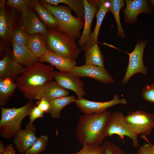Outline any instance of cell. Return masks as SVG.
<instances>
[{
  "instance_id": "obj_1",
  "label": "cell",
  "mask_w": 154,
  "mask_h": 154,
  "mask_svg": "<svg viewBox=\"0 0 154 154\" xmlns=\"http://www.w3.org/2000/svg\"><path fill=\"white\" fill-rule=\"evenodd\" d=\"M54 69L38 61L25 67L16 79L17 88L30 100H37L53 79Z\"/></svg>"
},
{
  "instance_id": "obj_2",
  "label": "cell",
  "mask_w": 154,
  "mask_h": 154,
  "mask_svg": "<svg viewBox=\"0 0 154 154\" xmlns=\"http://www.w3.org/2000/svg\"><path fill=\"white\" fill-rule=\"evenodd\" d=\"M111 113L85 114L80 116L75 129L77 139L83 145H100L106 137L105 132Z\"/></svg>"
},
{
  "instance_id": "obj_3",
  "label": "cell",
  "mask_w": 154,
  "mask_h": 154,
  "mask_svg": "<svg viewBox=\"0 0 154 154\" xmlns=\"http://www.w3.org/2000/svg\"><path fill=\"white\" fill-rule=\"evenodd\" d=\"M35 106L33 100H30L25 105L19 108H1L0 121V135L5 139L14 137L21 129L24 118L29 115Z\"/></svg>"
},
{
  "instance_id": "obj_4",
  "label": "cell",
  "mask_w": 154,
  "mask_h": 154,
  "mask_svg": "<svg viewBox=\"0 0 154 154\" xmlns=\"http://www.w3.org/2000/svg\"><path fill=\"white\" fill-rule=\"evenodd\" d=\"M49 50L61 56L76 60L81 48L75 39L58 28H48L45 36Z\"/></svg>"
},
{
  "instance_id": "obj_5",
  "label": "cell",
  "mask_w": 154,
  "mask_h": 154,
  "mask_svg": "<svg viewBox=\"0 0 154 154\" xmlns=\"http://www.w3.org/2000/svg\"><path fill=\"white\" fill-rule=\"evenodd\" d=\"M40 2V4L55 18L58 24V28L75 39L80 38L81 31L84 28L83 20L73 15L71 9L68 6L52 5L42 0Z\"/></svg>"
},
{
  "instance_id": "obj_6",
  "label": "cell",
  "mask_w": 154,
  "mask_h": 154,
  "mask_svg": "<svg viewBox=\"0 0 154 154\" xmlns=\"http://www.w3.org/2000/svg\"><path fill=\"white\" fill-rule=\"evenodd\" d=\"M106 137L117 135L120 139L124 136L129 138L132 141L133 146L137 148L139 145V135L126 122L125 116L120 112L117 111L111 113L106 126L105 132Z\"/></svg>"
},
{
  "instance_id": "obj_7",
  "label": "cell",
  "mask_w": 154,
  "mask_h": 154,
  "mask_svg": "<svg viewBox=\"0 0 154 154\" xmlns=\"http://www.w3.org/2000/svg\"><path fill=\"white\" fill-rule=\"evenodd\" d=\"M125 118L132 128L143 139L151 135L154 128V114L138 110L128 112Z\"/></svg>"
},
{
  "instance_id": "obj_8",
  "label": "cell",
  "mask_w": 154,
  "mask_h": 154,
  "mask_svg": "<svg viewBox=\"0 0 154 154\" xmlns=\"http://www.w3.org/2000/svg\"><path fill=\"white\" fill-rule=\"evenodd\" d=\"M146 41L137 42L133 51L126 53L129 57L128 66L122 80V83L126 84L131 77L136 73H140L144 76L147 74V69L144 66L143 55Z\"/></svg>"
},
{
  "instance_id": "obj_9",
  "label": "cell",
  "mask_w": 154,
  "mask_h": 154,
  "mask_svg": "<svg viewBox=\"0 0 154 154\" xmlns=\"http://www.w3.org/2000/svg\"><path fill=\"white\" fill-rule=\"evenodd\" d=\"M74 103L81 111L85 114H98L104 112L111 107L119 104L125 105L127 102L124 98H120L118 94H116L113 99L104 102L90 101L84 98H78Z\"/></svg>"
},
{
  "instance_id": "obj_10",
  "label": "cell",
  "mask_w": 154,
  "mask_h": 154,
  "mask_svg": "<svg viewBox=\"0 0 154 154\" xmlns=\"http://www.w3.org/2000/svg\"><path fill=\"white\" fill-rule=\"evenodd\" d=\"M72 75L79 78L87 77L93 78L104 84L114 82V80L104 67L85 64L75 66L70 72Z\"/></svg>"
},
{
  "instance_id": "obj_11",
  "label": "cell",
  "mask_w": 154,
  "mask_h": 154,
  "mask_svg": "<svg viewBox=\"0 0 154 154\" xmlns=\"http://www.w3.org/2000/svg\"><path fill=\"white\" fill-rule=\"evenodd\" d=\"M101 0H83L84 6V25L82 33L78 44L81 48L89 41L91 34V27L93 19L98 13Z\"/></svg>"
},
{
  "instance_id": "obj_12",
  "label": "cell",
  "mask_w": 154,
  "mask_h": 154,
  "mask_svg": "<svg viewBox=\"0 0 154 154\" xmlns=\"http://www.w3.org/2000/svg\"><path fill=\"white\" fill-rule=\"evenodd\" d=\"M53 78L59 85L74 92L78 98H83L86 95L83 82L80 78L73 76L70 72L54 71Z\"/></svg>"
},
{
  "instance_id": "obj_13",
  "label": "cell",
  "mask_w": 154,
  "mask_h": 154,
  "mask_svg": "<svg viewBox=\"0 0 154 154\" xmlns=\"http://www.w3.org/2000/svg\"><path fill=\"white\" fill-rule=\"evenodd\" d=\"M36 131L35 126L29 122L24 129H21L16 133L13 142L19 153H24L38 139L35 134Z\"/></svg>"
},
{
  "instance_id": "obj_14",
  "label": "cell",
  "mask_w": 154,
  "mask_h": 154,
  "mask_svg": "<svg viewBox=\"0 0 154 154\" xmlns=\"http://www.w3.org/2000/svg\"><path fill=\"white\" fill-rule=\"evenodd\" d=\"M21 23L22 27L30 35L40 33L45 36L47 34V26L31 9L21 12Z\"/></svg>"
},
{
  "instance_id": "obj_15",
  "label": "cell",
  "mask_w": 154,
  "mask_h": 154,
  "mask_svg": "<svg viewBox=\"0 0 154 154\" xmlns=\"http://www.w3.org/2000/svg\"><path fill=\"white\" fill-rule=\"evenodd\" d=\"M125 9L122 10L124 15V21L131 23L136 21L137 15L142 13H148L152 11L149 1L145 0H126Z\"/></svg>"
},
{
  "instance_id": "obj_16",
  "label": "cell",
  "mask_w": 154,
  "mask_h": 154,
  "mask_svg": "<svg viewBox=\"0 0 154 154\" xmlns=\"http://www.w3.org/2000/svg\"><path fill=\"white\" fill-rule=\"evenodd\" d=\"M25 67L17 62L8 52L0 60V78L13 81L23 72Z\"/></svg>"
},
{
  "instance_id": "obj_17",
  "label": "cell",
  "mask_w": 154,
  "mask_h": 154,
  "mask_svg": "<svg viewBox=\"0 0 154 154\" xmlns=\"http://www.w3.org/2000/svg\"><path fill=\"white\" fill-rule=\"evenodd\" d=\"M39 59L49 63L61 72H70L76 66V60L61 56L49 49Z\"/></svg>"
},
{
  "instance_id": "obj_18",
  "label": "cell",
  "mask_w": 154,
  "mask_h": 154,
  "mask_svg": "<svg viewBox=\"0 0 154 154\" xmlns=\"http://www.w3.org/2000/svg\"><path fill=\"white\" fill-rule=\"evenodd\" d=\"M5 5V0L0 1V36L7 42L11 39L12 34L15 29V19L13 15L6 10Z\"/></svg>"
},
{
  "instance_id": "obj_19",
  "label": "cell",
  "mask_w": 154,
  "mask_h": 154,
  "mask_svg": "<svg viewBox=\"0 0 154 154\" xmlns=\"http://www.w3.org/2000/svg\"><path fill=\"white\" fill-rule=\"evenodd\" d=\"M110 7L109 0H101L99 9L96 15V22L94 30L91 33L88 42L81 48L84 51L97 43L98 34L101 25L106 14L110 11Z\"/></svg>"
},
{
  "instance_id": "obj_20",
  "label": "cell",
  "mask_w": 154,
  "mask_h": 154,
  "mask_svg": "<svg viewBox=\"0 0 154 154\" xmlns=\"http://www.w3.org/2000/svg\"><path fill=\"white\" fill-rule=\"evenodd\" d=\"M12 58L22 66H28L39 60L27 46L13 43Z\"/></svg>"
},
{
  "instance_id": "obj_21",
  "label": "cell",
  "mask_w": 154,
  "mask_h": 154,
  "mask_svg": "<svg viewBox=\"0 0 154 154\" xmlns=\"http://www.w3.org/2000/svg\"><path fill=\"white\" fill-rule=\"evenodd\" d=\"M69 92L58 84L55 81H51L46 86L37 100L45 99L49 102L54 99L68 96Z\"/></svg>"
},
{
  "instance_id": "obj_22",
  "label": "cell",
  "mask_w": 154,
  "mask_h": 154,
  "mask_svg": "<svg viewBox=\"0 0 154 154\" xmlns=\"http://www.w3.org/2000/svg\"><path fill=\"white\" fill-rule=\"evenodd\" d=\"M45 36L37 33L31 35L27 46L39 59L48 49Z\"/></svg>"
},
{
  "instance_id": "obj_23",
  "label": "cell",
  "mask_w": 154,
  "mask_h": 154,
  "mask_svg": "<svg viewBox=\"0 0 154 154\" xmlns=\"http://www.w3.org/2000/svg\"><path fill=\"white\" fill-rule=\"evenodd\" d=\"M76 99L74 96H67L57 98L49 102L50 108L49 112L53 119H58L60 117L62 110L66 106L74 103Z\"/></svg>"
},
{
  "instance_id": "obj_24",
  "label": "cell",
  "mask_w": 154,
  "mask_h": 154,
  "mask_svg": "<svg viewBox=\"0 0 154 154\" xmlns=\"http://www.w3.org/2000/svg\"><path fill=\"white\" fill-rule=\"evenodd\" d=\"M17 86L16 83L10 79L0 78V105H6L15 92Z\"/></svg>"
},
{
  "instance_id": "obj_25",
  "label": "cell",
  "mask_w": 154,
  "mask_h": 154,
  "mask_svg": "<svg viewBox=\"0 0 154 154\" xmlns=\"http://www.w3.org/2000/svg\"><path fill=\"white\" fill-rule=\"evenodd\" d=\"M84 58L86 64L101 67H104V57L98 43H96L85 51Z\"/></svg>"
},
{
  "instance_id": "obj_26",
  "label": "cell",
  "mask_w": 154,
  "mask_h": 154,
  "mask_svg": "<svg viewBox=\"0 0 154 154\" xmlns=\"http://www.w3.org/2000/svg\"><path fill=\"white\" fill-rule=\"evenodd\" d=\"M42 1L54 6H57L60 3L65 4L74 11L77 17L84 19L83 0H43Z\"/></svg>"
},
{
  "instance_id": "obj_27",
  "label": "cell",
  "mask_w": 154,
  "mask_h": 154,
  "mask_svg": "<svg viewBox=\"0 0 154 154\" xmlns=\"http://www.w3.org/2000/svg\"><path fill=\"white\" fill-rule=\"evenodd\" d=\"M33 7L42 21L48 28H59L58 24L52 13L44 7L38 1L35 3Z\"/></svg>"
},
{
  "instance_id": "obj_28",
  "label": "cell",
  "mask_w": 154,
  "mask_h": 154,
  "mask_svg": "<svg viewBox=\"0 0 154 154\" xmlns=\"http://www.w3.org/2000/svg\"><path fill=\"white\" fill-rule=\"evenodd\" d=\"M110 10L115 18L118 29L117 35L124 38L125 37L123 29L122 28L120 21L119 11L124 6V1L123 0H110Z\"/></svg>"
},
{
  "instance_id": "obj_29",
  "label": "cell",
  "mask_w": 154,
  "mask_h": 154,
  "mask_svg": "<svg viewBox=\"0 0 154 154\" xmlns=\"http://www.w3.org/2000/svg\"><path fill=\"white\" fill-rule=\"evenodd\" d=\"M31 35L22 27L15 29L11 35L13 43L23 46H27Z\"/></svg>"
},
{
  "instance_id": "obj_30",
  "label": "cell",
  "mask_w": 154,
  "mask_h": 154,
  "mask_svg": "<svg viewBox=\"0 0 154 154\" xmlns=\"http://www.w3.org/2000/svg\"><path fill=\"white\" fill-rule=\"evenodd\" d=\"M37 0H8L6 5L21 12L26 10L31 9Z\"/></svg>"
},
{
  "instance_id": "obj_31",
  "label": "cell",
  "mask_w": 154,
  "mask_h": 154,
  "mask_svg": "<svg viewBox=\"0 0 154 154\" xmlns=\"http://www.w3.org/2000/svg\"><path fill=\"white\" fill-rule=\"evenodd\" d=\"M48 137L47 135H41L31 147L24 154H39L45 150Z\"/></svg>"
},
{
  "instance_id": "obj_32",
  "label": "cell",
  "mask_w": 154,
  "mask_h": 154,
  "mask_svg": "<svg viewBox=\"0 0 154 154\" xmlns=\"http://www.w3.org/2000/svg\"><path fill=\"white\" fill-rule=\"evenodd\" d=\"M74 154H105V152L102 145H84L80 150Z\"/></svg>"
},
{
  "instance_id": "obj_33",
  "label": "cell",
  "mask_w": 154,
  "mask_h": 154,
  "mask_svg": "<svg viewBox=\"0 0 154 154\" xmlns=\"http://www.w3.org/2000/svg\"><path fill=\"white\" fill-rule=\"evenodd\" d=\"M102 145L104 148L105 154H126L120 147L110 141H104Z\"/></svg>"
},
{
  "instance_id": "obj_34",
  "label": "cell",
  "mask_w": 154,
  "mask_h": 154,
  "mask_svg": "<svg viewBox=\"0 0 154 154\" xmlns=\"http://www.w3.org/2000/svg\"><path fill=\"white\" fill-rule=\"evenodd\" d=\"M141 93L144 100L154 103V82L145 86L142 90Z\"/></svg>"
},
{
  "instance_id": "obj_35",
  "label": "cell",
  "mask_w": 154,
  "mask_h": 154,
  "mask_svg": "<svg viewBox=\"0 0 154 154\" xmlns=\"http://www.w3.org/2000/svg\"><path fill=\"white\" fill-rule=\"evenodd\" d=\"M44 112L42 111L37 106L35 105L31 110L29 115V122L33 124L34 121L37 119L43 117Z\"/></svg>"
},
{
  "instance_id": "obj_36",
  "label": "cell",
  "mask_w": 154,
  "mask_h": 154,
  "mask_svg": "<svg viewBox=\"0 0 154 154\" xmlns=\"http://www.w3.org/2000/svg\"><path fill=\"white\" fill-rule=\"evenodd\" d=\"M136 154H154V145L149 142L145 143L138 148Z\"/></svg>"
},
{
  "instance_id": "obj_37",
  "label": "cell",
  "mask_w": 154,
  "mask_h": 154,
  "mask_svg": "<svg viewBox=\"0 0 154 154\" xmlns=\"http://www.w3.org/2000/svg\"><path fill=\"white\" fill-rule=\"evenodd\" d=\"M37 106L44 113H49L50 106L49 102L44 99L39 100L37 103Z\"/></svg>"
},
{
  "instance_id": "obj_38",
  "label": "cell",
  "mask_w": 154,
  "mask_h": 154,
  "mask_svg": "<svg viewBox=\"0 0 154 154\" xmlns=\"http://www.w3.org/2000/svg\"><path fill=\"white\" fill-rule=\"evenodd\" d=\"M1 154H16L13 145L10 144L7 145L5 147V151Z\"/></svg>"
},
{
  "instance_id": "obj_39",
  "label": "cell",
  "mask_w": 154,
  "mask_h": 154,
  "mask_svg": "<svg viewBox=\"0 0 154 154\" xmlns=\"http://www.w3.org/2000/svg\"><path fill=\"white\" fill-rule=\"evenodd\" d=\"M5 147H4V143L3 141H0V154L3 153L5 150Z\"/></svg>"
},
{
  "instance_id": "obj_40",
  "label": "cell",
  "mask_w": 154,
  "mask_h": 154,
  "mask_svg": "<svg viewBox=\"0 0 154 154\" xmlns=\"http://www.w3.org/2000/svg\"><path fill=\"white\" fill-rule=\"evenodd\" d=\"M150 3L154 7V0H151L150 1Z\"/></svg>"
}]
</instances>
